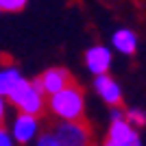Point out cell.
<instances>
[{
    "instance_id": "52a82bcc",
    "label": "cell",
    "mask_w": 146,
    "mask_h": 146,
    "mask_svg": "<svg viewBox=\"0 0 146 146\" xmlns=\"http://www.w3.org/2000/svg\"><path fill=\"white\" fill-rule=\"evenodd\" d=\"M94 85H96V92L103 96L105 103H109V105H120L122 103V92H120V87H118V83L111 79V76H107V72L96 74Z\"/></svg>"
},
{
    "instance_id": "277c9868",
    "label": "cell",
    "mask_w": 146,
    "mask_h": 146,
    "mask_svg": "<svg viewBox=\"0 0 146 146\" xmlns=\"http://www.w3.org/2000/svg\"><path fill=\"white\" fill-rule=\"evenodd\" d=\"M55 135H57V140H59V144L76 146V144L90 142V131H87V127L81 120H66L59 129H57Z\"/></svg>"
},
{
    "instance_id": "7c38bea8",
    "label": "cell",
    "mask_w": 146,
    "mask_h": 146,
    "mask_svg": "<svg viewBox=\"0 0 146 146\" xmlns=\"http://www.w3.org/2000/svg\"><path fill=\"white\" fill-rule=\"evenodd\" d=\"M124 118H127L131 124H137V127H144V124H146V116L142 113V111H137V109H131Z\"/></svg>"
},
{
    "instance_id": "3957f363",
    "label": "cell",
    "mask_w": 146,
    "mask_h": 146,
    "mask_svg": "<svg viewBox=\"0 0 146 146\" xmlns=\"http://www.w3.org/2000/svg\"><path fill=\"white\" fill-rule=\"evenodd\" d=\"M107 144L109 146H137L140 144V135L124 116H113V122H111L109 133H107Z\"/></svg>"
},
{
    "instance_id": "8992f818",
    "label": "cell",
    "mask_w": 146,
    "mask_h": 146,
    "mask_svg": "<svg viewBox=\"0 0 146 146\" xmlns=\"http://www.w3.org/2000/svg\"><path fill=\"white\" fill-rule=\"evenodd\" d=\"M37 133V116H31V113H20L13 122V137L20 144H26L35 137Z\"/></svg>"
},
{
    "instance_id": "4fadbf2b",
    "label": "cell",
    "mask_w": 146,
    "mask_h": 146,
    "mask_svg": "<svg viewBox=\"0 0 146 146\" xmlns=\"http://www.w3.org/2000/svg\"><path fill=\"white\" fill-rule=\"evenodd\" d=\"M37 142H39L42 146H48V144H50V146H57V144H59L57 135H44V137H39Z\"/></svg>"
},
{
    "instance_id": "8fae6325",
    "label": "cell",
    "mask_w": 146,
    "mask_h": 146,
    "mask_svg": "<svg viewBox=\"0 0 146 146\" xmlns=\"http://www.w3.org/2000/svg\"><path fill=\"white\" fill-rule=\"evenodd\" d=\"M29 0H0V7L5 11H22Z\"/></svg>"
},
{
    "instance_id": "9c48e42d",
    "label": "cell",
    "mask_w": 146,
    "mask_h": 146,
    "mask_svg": "<svg viewBox=\"0 0 146 146\" xmlns=\"http://www.w3.org/2000/svg\"><path fill=\"white\" fill-rule=\"evenodd\" d=\"M113 46L116 50H120L122 55H133L137 48V37L133 31L129 29H120L118 33H113Z\"/></svg>"
},
{
    "instance_id": "6da1fadb",
    "label": "cell",
    "mask_w": 146,
    "mask_h": 146,
    "mask_svg": "<svg viewBox=\"0 0 146 146\" xmlns=\"http://www.w3.org/2000/svg\"><path fill=\"white\" fill-rule=\"evenodd\" d=\"M50 109L55 111L63 120H81L85 105H83V92L79 85H74V81L63 90L50 94Z\"/></svg>"
},
{
    "instance_id": "2e32d148",
    "label": "cell",
    "mask_w": 146,
    "mask_h": 146,
    "mask_svg": "<svg viewBox=\"0 0 146 146\" xmlns=\"http://www.w3.org/2000/svg\"><path fill=\"white\" fill-rule=\"evenodd\" d=\"M0 11H2V7H0Z\"/></svg>"
},
{
    "instance_id": "9a60e30c",
    "label": "cell",
    "mask_w": 146,
    "mask_h": 146,
    "mask_svg": "<svg viewBox=\"0 0 146 146\" xmlns=\"http://www.w3.org/2000/svg\"><path fill=\"white\" fill-rule=\"evenodd\" d=\"M2 116H5V103H2V96H0V120H2Z\"/></svg>"
},
{
    "instance_id": "30bf717a",
    "label": "cell",
    "mask_w": 146,
    "mask_h": 146,
    "mask_svg": "<svg viewBox=\"0 0 146 146\" xmlns=\"http://www.w3.org/2000/svg\"><path fill=\"white\" fill-rule=\"evenodd\" d=\"M22 74L15 70V68H5L0 70V96H9L11 90L20 83Z\"/></svg>"
},
{
    "instance_id": "7a4b0ae2",
    "label": "cell",
    "mask_w": 146,
    "mask_h": 146,
    "mask_svg": "<svg viewBox=\"0 0 146 146\" xmlns=\"http://www.w3.org/2000/svg\"><path fill=\"white\" fill-rule=\"evenodd\" d=\"M7 98L20 111L31 113V116H39L44 111V92L37 83H29V81L20 79V83L11 90V94Z\"/></svg>"
},
{
    "instance_id": "ba28073f",
    "label": "cell",
    "mask_w": 146,
    "mask_h": 146,
    "mask_svg": "<svg viewBox=\"0 0 146 146\" xmlns=\"http://www.w3.org/2000/svg\"><path fill=\"white\" fill-rule=\"evenodd\" d=\"M85 61H87V68L90 72L94 74H103L109 70V63H111V52L109 48L105 46H94L85 52Z\"/></svg>"
},
{
    "instance_id": "5b68a950",
    "label": "cell",
    "mask_w": 146,
    "mask_h": 146,
    "mask_svg": "<svg viewBox=\"0 0 146 146\" xmlns=\"http://www.w3.org/2000/svg\"><path fill=\"white\" fill-rule=\"evenodd\" d=\"M35 83L42 87L44 94H55V92L63 90L66 85H70V83H72V76H70L68 70H63V68H50V70H46Z\"/></svg>"
},
{
    "instance_id": "5bb4252c",
    "label": "cell",
    "mask_w": 146,
    "mask_h": 146,
    "mask_svg": "<svg viewBox=\"0 0 146 146\" xmlns=\"http://www.w3.org/2000/svg\"><path fill=\"white\" fill-rule=\"evenodd\" d=\"M11 142H13V137L7 133L5 129H0V146H9Z\"/></svg>"
}]
</instances>
